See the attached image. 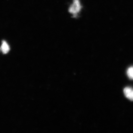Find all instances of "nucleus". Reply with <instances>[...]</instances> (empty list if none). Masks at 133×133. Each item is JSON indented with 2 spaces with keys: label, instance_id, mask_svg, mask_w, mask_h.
<instances>
[{
  "label": "nucleus",
  "instance_id": "7ed1b4c3",
  "mask_svg": "<svg viewBox=\"0 0 133 133\" xmlns=\"http://www.w3.org/2000/svg\"><path fill=\"white\" fill-rule=\"evenodd\" d=\"M1 50L4 54H6L10 50L9 46L6 42L3 41L2 44L1 46Z\"/></svg>",
  "mask_w": 133,
  "mask_h": 133
},
{
  "label": "nucleus",
  "instance_id": "f257e3e1",
  "mask_svg": "<svg viewBox=\"0 0 133 133\" xmlns=\"http://www.w3.org/2000/svg\"><path fill=\"white\" fill-rule=\"evenodd\" d=\"M81 5L79 0H73L69 8V12L75 16L78 15L81 9Z\"/></svg>",
  "mask_w": 133,
  "mask_h": 133
},
{
  "label": "nucleus",
  "instance_id": "20e7f679",
  "mask_svg": "<svg viewBox=\"0 0 133 133\" xmlns=\"http://www.w3.org/2000/svg\"><path fill=\"white\" fill-rule=\"evenodd\" d=\"M127 74L129 78L130 79L133 80V66L129 67L127 71Z\"/></svg>",
  "mask_w": 133,
  "mask_h": 133
},
{
  "label": "nucleus",
  "instance_id": "f03ea898",
  "mask_svg": "<svg viewBox=\"0 0 133 133\" xmlns=\"http://www.w3.org/2000/svg\"><path fill=\"white\" fill-rule=\"evenodd\" d=\"M124 92L126 97L131 101H133V88L129 87H126L124 89Z\"/></svg>",
  "mask_w": 133,
  "mask_h": 133
}]
</instances>
